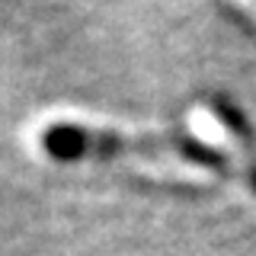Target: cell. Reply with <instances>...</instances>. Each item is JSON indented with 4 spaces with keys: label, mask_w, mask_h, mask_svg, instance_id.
<instances>
[{
    "label": "cell",
    "mask_w": 256,
    "mask_h": 256,
    "mask_svg": "<svg viewBox=\"0 0 256 256\" xmlns=\"http://www.w3.org/2000/svg\"><path fill=\"white\" fill-rule=\"evenodd\" d=\"M186 132L212 154L228 157L240 173L246 176V182L256 189V157L246 150V144L237 138V132H230L228 122L214 112L212 106H192L186 112Z\"/></svg>",
    "instance_id": "obj_1"
},
{
    "label": "cell",
    "mask_w": 256,
    "mask_h": 256,
    "mask_svg": "<svg viewBox=\"0 0 256 256\" xmlns=\"http://www.w3.org/2000/svg\"><path fill=\"white\" fill-rule=\"evenodd\" d=\"M230 4H234L240 13H246L250 20H256V0H230Z\"/></svg>",
    "instance_id": "obj_2"
}]
</instances>
